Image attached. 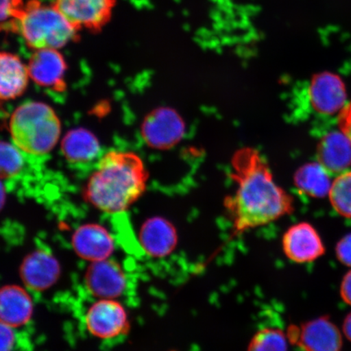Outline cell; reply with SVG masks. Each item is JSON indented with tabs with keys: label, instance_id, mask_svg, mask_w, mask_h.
Listing matches in <instances>:
<instances>
[{
	"label": "cell",
	"instance_id": "cell-1",
	"mask_svg": "<svg viewBox=\"0 0 351 351\" xmlns=\"http://www.w3.org/2000/svg\"><path fill=\"white\" fill-rule=\"evenodd\" d=\"M234 194L227 196L225 208L234 234L267 225L291 214L293 202L274 181L269 165L253 148H243L232 160Z\"/></svg>",
	"mask_w": 351,
	"mask_h": 351
},
{
	"label": "cell",
	"instance_id": "cell-2",
	"mask_svg": "<svg viewBox=\"0 0 351 351\" xmlns=\"http://www.w3.org/2000/svg\"><path fill=\"white\" fill-rule=\"evenodd\" d=\"M148 173L132 152L110 151L100 158L85 188V197L101 212L121 214L146 191Z\"/></svg>",
	"mask_w": 351,
	"mask_h": 351
},
{
	"label": "cell",
	"instance_id": "cell-3",
	"mask_svg": "<svg viewBox=\"0 0 351 351\" xmlns=\"http://www.w3.org/2000/svg\"><path fill=\"white\" fill-rule=\"evenodd\" d=\"M2 29L17 33L34 51L56 49L77 41L80 29L53 5L39 0H2Z\"/></svg>",
	"mask_w": 351,
	"mask_h": 351
},
{
	"label": "cell",
	"instance_id": "cell-4",
	"mask_svg": "<svg viewBox=\"0 0 351 351\" xmlns=\"http://www.w3.org/2000/svg\"><path fill=\"white\" fill-rule=\"evenodd\" d=\"M10 131L13 143L30 156H44L58 143L61 124L49 105L28 101L12 112Z\"/></svg>",
	"mask_w": 351,
	"mask_h": 351
},
{
	"label": "cell",
	"instance_id": "cell-5",
	"mask_svg": "<svg viewBox=\"0 0 351 351\" xmlns=\"http://www.w3.org/2000/svg\"><path fill=\"white\" fill-rule=\"evenodd\" d=\"M88 332L96 339L110 340L125 335L130 329L128 314L117 300H99L87 310Z\"/></svg>",
	"mask_w": 351,
	"mask_h": 351
},
{
	"label": "cell",
	"instance_id": "cell-6",
	"mask_svg": "<svg viewBox=\"0 0 351 351\" xmlns=\"http://www.w3.org/2000/svg\"><path fill=\"white\" fill-rule=\"evenodd\" d=\"M117 0H55L53 5L79 29L99 33L112 19Z\"/></svg>",
	"mask_w": 351,
	"mask_h": 351
},
{
	"label": "cell",
	"instance_id": "cell-7",
	"mask_svg": "<svg viewBox=\"0 0 351 351\" xmlns=\"http://www.w3.org/2000/svg\"><path fill=\"white\" fill-rule=\"evenodd\" d=\"M185 132L181 117L173 109L155 110L145 118L142 126L143 138L149 146L163 150L180 142Z\"/></svg>",
	"mask_w": 351,
	"mask_h": 351
},
{
	"label": "cell",
	"instance_id": "cell-8",
	"mask_svg": "<svg viewBox=\"0 0 351 351\" xmlns=\"http://www.w3.org/2000/svg\"><path fill=\"white\" fill-rule=\"evenodd\" d=\"M88 291L99 300H117L126 288L124 270L117 261L107 260L90 263L85 274Z\"/></svg>",
	"mask_w": 351,
	"mask_h": 351
},
{
	"label": "cell",
	"instance_id": "cell-9",
	"mask_svg": "<svg viewBox=\"0 0 351 351\" xmlns=\"http://www.w3.org/2000/svg\"><path fill=\"white\" fill-rule=\"evenodd\" d=\"M282 247L289 260L297 263L313 262L326 252L319 232L306 222L289 228L283 236Z\"/></svg>",
	"mask_w": 351,
	"mask_h": 351
},
{
	"label": "cell",
	"instance_id": "cell-10",
	"mask_svg": "<svg viewBox=\"0 0 351 351\" xmlns=\"http://www.w3.org/2000/svg\"><path fill=\"white\" fill-rule=\"evenodd\" d=\"M60 265L46 250H36L22 261L20 276L25 287L34 291H45L59 280Z\"/></svg>",
	"mask_w": 351,
	"mask_h": 351
},
{
	"label": "cell",
	"instance_id": "cell-11",
	"mask_svg": "<svg viewBox=\"0 0 351 351\" xmlns=\"http://www.w3.org/2000/svg\"><path fill=\"white\" fill-rule=\"evenodd\" d=\"M72 247L82 260L93 263L111 258L115 241L106 228L98 223H86L74 231Z\"/></svg>",
	"mask_w": 351,
	"mask_h": 351
},
{
	"label": "cell",
	"instance_id": "cell-12",
	"mask_svg": "<svg viewBox=\"0 0 351 351\" xmlns=\"http://www.w3.org/2000/svg\"><path fill=\"white\" fill-rule=\"evenodd\" d=\"M295 329L293 337L305 351H341V333L328 317L310 320Z\"/></svg>",
	"mask_w": 351,
	"mask_h": 351
},
{
	"label": "cell",
	"instance_id": "cell-13",
	"mask_svg": "<svg viewBox=\"0 0 351 351\" xmlns=\"http://www.w3.org/2000/svg\"><path fill=\"white\" fill-rule=\"evenodd\" d=\"M309 99L315 111L331 115L345 107L346 91L341 79L328 72L315 74L309 87Z\"/></svg>",
	"mask_w": 351,
	"mask_h": 351
},
{
	"label": "cell",
	"instance_id": "cell-14",
	"mask_svg": "<svg viewBox=\"0 0 351 351\" xmlns=\"http://www.w3.org/2000/svg\"><path fill=\"white\" fill-rule=\"evenodd\" d=\"M27 66L29 77L35 84L51 89H60L64 86L67 64L59 50L34 51Z\"/></svg>",
	"mask_w": 351,
	"mask_h": 351
},
{
	"label": "cell",
	"instance_id": "cell-15",
	"mask_svg": "<svg viewBox=\"0 0 351 351\" xmlns=\"http://www.w3.org/2000/svg\"><path fill=\"white\" fill-rule=\"evenodd\" d=\"M139 241L148 256L165 257L177 247L178 232L173 223L166 219L152 217L143 223L139 232Z\"/></svg>",
	"mask_w": 351,
	"mask_h": 351
},
{
	"label": "cell",
	"instance_id": "cell-16",
	"mask_svg": "<svg viewBox=\"0 0 351 351\" xmlns=\"http://www.w3.org/2000/svg\"><path fill=\"white\" fill-rule=\"evenodd\" d=\"M34 314V302L25 289L19 285H6L0 293L1 323L12 328L25 326Z\"/></svg>",
	"mask_w": 351,
	"mask_h": 351
},
{
	"label": "cell",
	"instance_id": "cell-17",
	"mask_svg": "<svg viewBox=\"0 0 351 351\" xmlns=\"http://www.w3.org/2000/svg\"><path fill=\"white\" fill-rule=\"evenodd\" d=\"M28 66L19 56L3 51L0 55V96L2 100H12L25 93L28 86Z\"/></svg>",
	"mask_w": 351,
	"mask_h": 351
},
{
	"label": "cell",
	"instance_id": "cell-18",
	"mask_svg": "<svg viewBox=\"0 0 351 351\" xmlns=\"http://www.w3.org/2000/svg\"><path fill=\"white\" fill-rule=\"evenodd\" d=\"M318 160L330 174L346 172L351 166L350 140L341 131L328 134L319 144Z\"/></svg>",
	"mask_w": 351,
	"mask_h": 351
},
{
	"label": "cell",
	"instance_id": "cell-19",
	"mask_svg": "<svg viewBox=\"0 0 351 351\" xmlns=\"http://www.w3.org/2000/svg\"><path fill=\"white\" fill-rule=\"evenodd\" d=\"M61 151L71 164H86L99 155L100 143L95 135L86 129H74L65 134L61 142Z\"/></svg>",
	"mask_w": 351,
	"mask_h": 351
},
{
	"label": "cell",
	"instance_id": "cell-20",
	"mask_svg": "<svg viewBox=\"0 0 351 351\" xmlns=\"http://www.w3.org/2000/svg\"><path fill=\"white\" fill-rule=\"evenodd\" d=\"M323 165L318 163L306 164L297 171L295 184L302 194L313 197L328 195L332 186L330 177Z\"/></svg>",
	"mask_w": 351,
	"mask_h": 351
},
{
	"label": "cell",
	"instance_id": "cell-21",
	"mask_svg": "<svg viewBox=\"0 0 351 351\" xmlns=\"http://www.w3.org/2000/svg\"><path fill=\"white\" fill-rule=\"evenodd\" d=\"M332 208L346 218H351V171L340 173L332 183L329 191Z\"/></svg>",
	"mask_w": 351,
	"mask_h": 351
},
{
	"label": "cell",
	"instance_id": "cell-22",
	"mask_svg": "<svg viewBox=\"0 0 351 351\" xmlns=\"http://www.w3.org/2000/svg\"><path fill=\"white\" fill-rule=\"evenodd\" d=\"M247 351H288L287 336L278 328H263L254 335Z\"/></svg>",
	"mask_w": 351,
	"mask_h": 351
},
{
	"label": "cell",
	"instance_id": "cell-23",
	"mask_svg": "<svg viewBox=\"0 0 351 351\" xmlns=\"http://www.w3.org/2000/svg\"><path fill=\"white\" fill-rule=\"evenodd\" d=\"M0 153V172L2 178L10 179L19 175L24 165V158L20 149L14 143L2 142Z\"/></svg>",
	"mask_w": 351,
	"mask_h": 351
},
{
	"label": "cell",
	"instance_id": "cell-24",
	"mask_svg": "<svg viewBox=\"0 0 351 351\" xmlns=\"http://www.w3.org/2000/svg\"><path fill=\"white\" fill-rule=\"evenodd\" d=\"M335 251L337 260L351 267V234H346L337 243Z\"/></svg>",
	"mask_w": 351,
	"mask_h": 351
},
{
	"label": "cell",
	"instance_id": "cell-25",
	"mask_svg": "<svg viewBox=\"0 0 351 351\" xmlns=\"http://www.w3.org/2000/svg\"><path fill=\"white\" fill-rule=\"evenodd\" d=\"M14 328L1 323L0 335H1V350L0 351H12L15 344L16 335Z\"/></svg>",
	"mask_w": 351,
	"mask_h": 351
},
{
	"label": "cell",
	"instance_id": "cell-26",
	"mask_svg": "<svg viewBox=\"0 0 351 351\" xmlns=\"http://www.w3.org/2000/svg\"><path fill=\"white\" fill-rule=\"evenodd\" d=\"M340 130L351 141V103L346 105L339 115Z\"/></svg>",
	"mask_w": 351,
	"mask_h": 351
},
{
	"label": "cell",
	"instance_id": "cell-27",
	"mask_svg": "<svg viewBox=\"0 0 351 351\" xmlns=\"http://www.w3.org/2000/svg\"><path fill=\"white\" fill-rule=\"evenodd\" d=\"M340 295L346 304L351 306V270L344 276L340 285Z\"/></svg>",
	"mask_w": 351,
	"mask_h": 351
},
{
	"label": "cell",
	"instance_id": "cell-28",
	"mask_svg": "<svg viewBox=\"0 0 351 351\" xmlns=\"http://www.w3.org/2000/svg\"><path fill=\"white\" fill-rule=\"evenodd\" d=\"M342 329H343V332L346 339L351 342V313L346 315Z\"/></svg>",
	"mask_w": 351,
	"mask_h": 351
}]
</instances>
